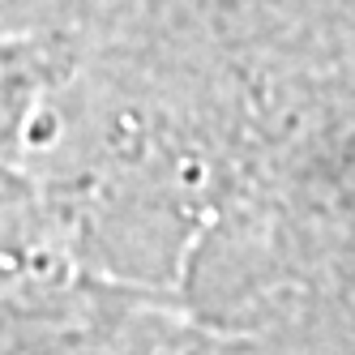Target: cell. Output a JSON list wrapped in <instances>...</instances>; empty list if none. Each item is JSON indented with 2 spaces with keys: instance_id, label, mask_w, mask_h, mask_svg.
<instances>
[{
  "instance_id": "1",
  "label": "cell",
  "mask_w": 355,
  "mask_h": 355,
  "mask_svg": "<svg viewBox=\"0 0 355 355\" xmlns=\"http://www.w3.org/2000/svg\"><path fill=\"white\" fill-rule=\"evenodd\" d=\"M26 193H31V184L21 175V167L13 163V133H0V210L17 206Z\"/></svg>"
}]
</instances>
